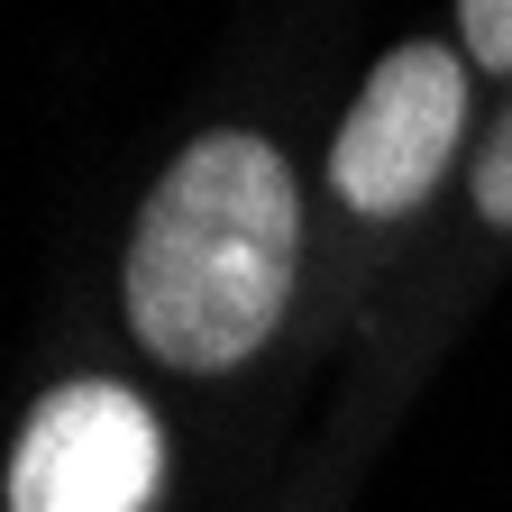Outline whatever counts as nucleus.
<instances>
[{"label":"nucleus","instance_id":"2","mask_svg":"<svg viewBox=\"0 0 512 512\" xmlns=\"http://www.w3.org/2000/svg\"><path fill=\"white\" fill-rule=\"evenodd\" d=\"M458 128H467V64L448 46H394L366 74L339 147H330L339 202L366 211V220L412 211L421 192L439 183V165L458 156Z\"/></svg>","mask_w":512,"mask_h":512},{"label":"nucleus","instance_id":"5","mask_svg":"<svg viewBox=\"0 0 512 512\" xmlns=\"http://www.w3.org/2000/svg\"><path fill=\"white\" fill-rule=\"evenodd\" d=\"M458 28H467V55L512 74V0H458Z\"/></svg>","mask_w":512,"mask_h":512},{"label":"nucleus","instance_id":"3","mask_svg":"<svg viewBox=\"0 0 512 512\" xmlns=\"http://www.w3.org/2000/svg\"><path fill=\"white\" fill-rule=\"evenodd\" d=\"M156 421L119 384H64L37 403L19 458H10V512H147L156 494Z\"/></svg>","mask_w":512,"mask_h":512},{"label":"nucleus","instance_id":"4","mask_svg":"<svg viewBox=\"0 0 512 512\" xmlns=\"http://www.w3.org/2000/svg\"><path fill=\"white\" fill-rule=\"evenodd\" d=\"M476 211H485L494 229H512V110L494 119V138H485V156H476Z\"/></svg>","mask_w":512,"mask_h":512},{"label":"nucleus","instance_id":"1","mask_svg":"<svg viewBox=\"0 0 512 512\" xmlns=\"http://www.w3.org/2000/svg\"><path fill=\"white\" fill-rule=\"evenodd\" d=\"M293 247L302 202L284 156L247 128H220L174 156L128 238V330L183 375L256 357L293 302Z\"/></svg>","mask_w":512,"mask_h":512}]
</instances>
